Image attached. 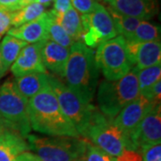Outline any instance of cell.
Instances as JSON below:
<instances>
[{
  "mask_svg": "<svg viewBox=\"0 0 161 161\" xmlns=\"http://www.w3.org/2000/svg\"><path fill=\"white\" fill-rule=\"evenodd\" d=\"M37 0H21V8L25 6H28L30 4L35 3Z\"/></svg>",
  "mask_w": 161,
  "mask_h": 161,
  "instance_id": "cell-36",
  "label": "cell"
},
{
  "mask_svg": "<svg viewBox=\"0 0 161 161\" xmlns=\"http://www.w3.org/2000/svg\"><path fill=\"white\" fill-rule=\"evenodd\" d=\"M8 131H10V129H8L4 124H2V123L0 122V138H1L6 132H8Z\"/></svg>",
  "mask_w": 161,
  "mask_h": 161,
  "instance_id": "cell-34",
  "label": "cell"
},
{
  "mask_svg": "<svg viewBox=\"0 0 161 161\" xmlns=\"http://www.w3.org/2000/svg\"><path fill=\"white\" fill-rule=\"evenodd\" d=\"M140 96L137 70L132 68L116 80L100 81L97 94L100 113L113 120L121 110Z\"/></svg>",
  "mask_w": 161,
  "mask_h": 161,
  "instance_id": "cell-3",
  "label": "cell"
},
{
  "mask_svg": "<svg viewBox=\"0 0 161 161\" xmlns=\"http://www.w3.org/2000/svg\"><path fill=\"white\" fill-rule=\"evenodd\" d=\"M72 7L70 0H54V8L51 12L56 15H61Z\"/></svg>",
  "mask_w": 161,
  "mask_h": 161,
  "instance_id": "cell-30",
  "label": "cell"
},
{
  "mask_svg": "<svg viewBox=\"0 0 161 161\" xmlns=\"http://www.w3.org/2000/svg\"><path fill=\"white\" fill-rule=\"evenodd\" d=\"M107 9L113 19V22L115 23L118 35L124 37L125 40H129L132 33L135 31L136 28L138 27L140 23L142 22V20L137 19V18L123 15L119 13L115 12V10H113L109 6Z\"/></svg>",
  "mask_w": 161,
  "mask_h": 161,
  "instance_id": "cell-22",
  "label": "cell"
},
{
  "mask_svg": "<svg viewBox=\"0 0 161 161\" xmlns=\"http://www.w3.org/2000/svg\"><path fill=\"white\" fill-rule=\"evenodd\" d=\"M142 161H161V144L145 146L140 149Z\"/></svg>",
  "mask_w": 161,
  "mask_h": 161,
  "instance_id": "cell-27",
  "label": "cell"
},
{
  "mask_svg": "<svg viewBox=\"0 0 161 161\" xmlns=\"http://www.w3.org/2000/svg\"><path fill=\"white\" fill-rule=\"evenodd\" d=\"M74 161H83V159H82V158H79V159H75V160Z\"/></svg>",
  "mask_w": 161,
  "mask_h": 161,
  "instance_id": "cell-38",
  "label": "cell"
},
{
  "mask_svg": "<svg viewBox=\"0 0 161 161\" xmlns=\"http://www.w3.org/2000/svg\"><path fill=\"white\" fill-rule=\"evenodd\" d=\"M15 161H40L38 157L29 151H25L17 157Z\"/></svg>",
  "mask_w": 161,
  "mask_h": 161,
  "instance_id": "cell-33",
  "label": "cell"
},
{
  "mask_svg": "<svg viewBox=\"0 0 161 161\" xmlns=\"http://www.w3.org/2000/svg\"><path fill=\"white\" fill-rule=\"evenodd\" d=\"M29 149L40 161H74L82 158L89 142L80 137L28 135Z\"/></svg>",
  "mask_w": 161,
  "mask_h": 161,
  "instance_id": "cell-4",
  "label": "cell"
},
{
  "mask_svg": "<svg viewBox=\"0 0 161 161\" xmlns=\"http://www.w3.org/2000/svg\"><path fill=\"white\" fill-rule=\"evenodd\" d=\"M161 142V108L157 104L145 115L132 137L133 150Z\"/></svg>",
  "mask_w": 161,
  "mask_h": 161,
  "instance_id": "cell-11",
  "label": "cell"
},
{
  "mask_svg": "<svg viewBox=\"0 0 161 161\" xmlns=\"http://www.w3.org/2000/svg\"><path fill=\"white\" fill-rule=\"evenodd\" d=\"M54 0H37L36 2L40 4V5H42L43 6H45V7H47V6H50V4Z\"/></svg>",
  "mask_w": 161,
  "mask_h": 161,
  "instance_id": "cell-35",
  "label": "cell"
},
{
  "mask_svg": "<svg viewBox=\"0 0 161 161\" xmlns=\"http://www.w3.org/2000/svg\"><path fill=\"white\" fill-rule=\"evenodd\" d=\"M49 85L55 92L64 114L80 136L85 137L92 116L97 111L95 106L83 100L55 75H49Z\"/></svg>",
  "mask_w": 161,
  "mask_h": 161,
  "instance_id": "cell-6",
  "label": "cell"
},
{
  "mask_svg": "<svg viewBox=\"0 0 161 161\" xmlns=\"http://www.w3.org/2000/svg\"><path fill=\"white\" fill-rule=\"evenodd\" d=\"M28 150V143L18 132L10 130L0 138V161H15Z\"/></svg>",
  "mask_w": 161,
  "mask_h": 161,
  "instance_id": "cell-18",
  "label": "cell"
},
{
  "mask_svg": "<svg viewBox=\"0 0 161 161\" xmlns=\"http://www.w3.org/2000/svg\"><path fill=\"white\" fill-rule=\"evenodd\" d=\"M126 41L136 43L160 41V29L148 21H142L131 38Z\"/></svg>",
  "mask_w": 161,
  "mask_h": 161,
  "instance_id": "cell-23",
  "label": "cell"
},
{
  "mask_svg": "<svg viewBox=\"0 0 161 161\" xmlns=\"http://www.w3.org/2000/svg\"><path fill=\"white\" fill-rule=\"evenodd\" d=\"M42 42L27 44L22 49L15 62L10 67L15 78L31 73H47L41 59Z\"/></svg>",
  "mask_w": 161,
  "mask_h": 161,
  "instance_id": "cell-13",
  "label": "cell"
},
{
  "mask_svg": "<svg viewBox=\"0 0 161 161\" xmlns=\"http://www.w3.org/2000/svg\"><path fill=\"white\" fill-rule=\"evenodd\" d=\"M26 45L27 43L23 40H18L10 35L5 36L0 44V56L5 73H6L12 64L15 62L19 54Z\"/></svg>",
  "mask_w": 161,
  "mask_h": 161,
  "instance_id": "cell-20",
  "label": "cell"
},
{
  "mask_svg": "<svg viewBox=\"0 0 161 161\" xmlns=\"http://www.w3.org/2000/svg\"><path fill=\"white\" fill-rule=\"evenodd\" d=\"M14 82L20 93L29 100L49 86V75L47 73H31L15 78Z\"/></svg>",
  "mask_w": 161,
  "mask_h": 161,
  "instance_id": "cell-17",
  "label": "cell"
},
{
  "mask_svg": "<svg viewBox=\"0 0 161 161\" xmlns=\"http://www.w3.org/2000/svg\"><path fill=\"white\" fill-rule=\"evenodd\" d=\"M6 73H5V71L3 69V65H2V61H1V56H0V79L4 76Z\"/></svg>",
  "mask_w": 161,
  "mask_h": 161,
  "instance_id": "cell-37",
  "label": "cell"
},
{
  "mask_svg": "<svg viewBox=\"0 0 161 161\" xmlns=\"http://www.w3.org/2000/svg\"><path fill=\"white\" fill-rule=\"evenodd\" d=\"M47 31L48 40L58 43L61 46L70 48L75 41L70 38L68 34L64 31V30L61 27V25L55 20L50 11L47 13Z\"/></svg>",
  "mask_w": 161,
  "mask_h": 161,
  "instance_id": "cell-24",
  "label": "cell"
},
{
  "mask_svg": "<svg viewBox=\"0 0 161 161\" xmlns=\"http://www.w3.org/2000/svg\"><path fill=\"white\" fill-rule=\"evenodd\" d=\"M50 13L55 20L61 25L64 31L75 42L81 40L83 29L80 16L78 12L71 7L68 11L61 15H56L51 11Z\"/></svg>",
  "mask_w": 161,
  "mask_h": 161,
  "instance_id": "cell-19",
  "label": "cell"
},
{
  "mask_svg": "<svg viewBox=\"0 0 161 161\" xmlns=\"http://www.w3.org/2000/svg\"><path fill=\"white\" fill-rule=\"evenodd\" d=\"M0 122L23 138L31 132L28 99L17 90L13 80L0 86Z\"/></svg>",
  "mask_w": 161,
  "mask_h": 161,
  "instance_id": "cell-5",
  "label": "cell"
},
{
  "mask_svg": "<svg viewBox=\"0 0 161 161\" xmlns=\"http://www.w3.org/2000/svg\"><path fill=\"white\" fill-rule=\"evenodd\" d=\"M12 26V12L0 10V39L8 32Z\"/></svg>",
  "mask_w": 161,
  "mask_h": 161,
  "instance_id": "cell-29",
  "label": "cell"
},
{
  "mask_svg": "<svg viewBox=\"0 0 161 161\" xmlns=\"http://www.w3.org/2000/svg\"><path fill=\"white\" fill-rule=\"evenodd\" d=\"M21 9V0H0V10L14 12Z\"/></svg>",
  "mask_w": 161,
  "mask_h": 161,
  "instance_id": "cell-32",
  "label": "cell"
},
{
  "mask_svg": "<svg viewBox=\"0 0 161 161\" xmlns=\"http://www.w3.org/2000/svg\"><path fill=\"white\" fill-rule=\"evenodd\" d=\"M46 7L35 2L12 13V26L14 28L31 23L45 14Z\"/></svg>",
  "mask_w": 161,
  "mask_h": 161,
  "instance_id": "cell-21",
  "label": "cell"
},
{
  "mask_svg": "<svg viewBox=\"0 0 161 161\" xmlns=\"http://www.w3.org/2000/svg\"><path fill=\"white\" fill-rule=\"evenodd\" d=\"M137 77L140 95L144 96L156 82L161 80V64L137 70Z\"/></svg>",
  "mask_w": 161,
  "mask_h": 161,
  "instance_id": "cell-25",
  "label": "cell"
},
{
  "mask_svg": "<svg viewBox=\"0 0 161 161\" xmlns=\"http://www.w3.org/2000/svg\"><path fill=\"white\" fill-rule=\"evenodd\" d=\"M115 159L116 161H142L141 153L132 150H125Z\"/></svg>",
  "mask_w": 161,
  "mask_h": 161,
  "instance_id": "cell-31",
  "label": "cell"
},
{
  "mask_svg": "<svg viewBox=\"0 0 161 161\" xmlns=\"http://www.w3.org/2000/svg\"><path fill=\"white\" fill-rule=\"evenodd\" d=\"M72 7L82 15L92 13L97 6L96 0H70Z\"/></svg>",
  "mask_w": 161,
  "mask_h": 161,
  "instance_id": "cell-28",
  "label": "cell"
},
{
  "mask_svg": "<svg viewBox=\"0 0 161 161\" xmlns=\"http://www.w3.org/2000/svg\"><path fill=\"white\" fill-rule=\"evenodd\" d=\"M41 59L46 70L63 77L64 67L69 57V48L50 40L43 41L41 47Z\"/></svg>",
  "mask_w": 161,
  "mask_h": 161,
  "instance_id": "cell-15",
  "label": "cell"
},
{
  "mask_svg": "<svg viewBox=\"0 0 161 161\" xmlns=\"http://www.w3.org/2000/svg\"><path fill=\"white\" fill-rule=\"evenodd\" d=\"M123 15L147 21L158 13L156 0H103Z\"/></svg>",
  "mask_w": 161,
  "mask_h": 161,
  "instance_id": "cell-14",
  "label": "cell"
},
{
  "mask_svg": "<svg viewBox=\"0 0 161 161\" xmlns=\"http://www.w3.org/2000/svg\"><path fill=\"white\" fill-rule=\"evenodd\" d=\"M31 127L49 136L80 137L61 109L50 85L28 100Z\"/></svg>",
  "mask_w": 161,
  "mask_h": 161,
  "instance_id": "cell-1",
  "label": "cell"
},
{
  "mask_svg": "<svg viewBox=\"0 0 161 161\" xmlns=\"http://www.w3.org/2000/svg\"><path fill=\"white\" fill-rule=\"evenodd\" d=\"M95 62L108 80H119L133 68L127 51L126 40L120 35L98 47Z\"/></svg>",
  "mask_w": 161,
  "mask_h": 161,
  "instance_id": "cell-7",
  "label": "cell"
},
{
  "mask_svg": "<svg viewBox=\"0 0 161 161\" xmlns=\"http://www.w3.org/2000/svg\"><path fill=\"white\" fill-rule=\"evenodd\" d=\"M47 13L40 18L31 23H25L19 27H13L8 31L7 35L23 40L27 44H34L48 40L47 31Z\"/></svg>",
  "mask_w": 161,
  "mask_h": 161,
  "instance_id": "cell-16",
  "label": "cell"
},
{
  "mask_svg": "<svg viewBox=\"0 0 161 161\" xmlns=\"http://www.w3.org/2000/svg\"><path fill=\"white\" fill-rule=\"evenodd\" d=\"M83 161H116L115 158L112 157L104 150L95 145L88 143L85 154L82 158Z\"/></svg>",
  "mask_w": 161,
  "mask_h": 161,
  "instance_id": "cell-26",
  "label": "cell"
},
{
  "mask_svg": "<svg viewBox=\"0 0 161 161\" xmlns=\"http://www.w3.org/2000/svg\"><path fill=\"white\" fill-rule=\"evenodd\" d=\"M156 105V103L150 102L143 96L140 95L138 98L125 106L113 119L114 124L124 132L130 144V150H133L132 146V137L133 133L136 131L144 116Z\"/></svg>",
  "mask_w": 161,
  "mask_h": 161,
  "instance_id": "cell-10",
  "label": "cell"
},
{
  "mask_svg": "<svg viewBox=\"0 0 161 161\" xmlns=\"http://www.w3.org/2000/svg\"><path fill=\"white\" fill-rule=\"evenodd\" d=\"M80 20L83 29L81 40L92 49L118 36L108 9L98 2L95 9L88 14L81 15Z\"/></svg>",
  "mask_w": 161,
  "mask_h": 161,
  "instance_id": "cell-9",
  "label": "cell"
},
{
  "mask_svg": "<svg viewBox=\"0 0 161 161\" xmlns=\"http://www.w3.org/2000/svg\"><path fill=\"white\" fill-rule=\"evenodd\" d=\"M85 138L98 148L116 158L125 150H130L128 140L113 120L97 110L92 116Z\"/></svg>",
  "mask_w": 161,
  "mask_h": 161,
  "instance_id": "cell-8",
  "label": "cell"
},
{
  "mask_svg": "<svg viewBox=\"0 0 161 161\" xmlns=\"http://www.w3.org/2000/svg\"><path fill=\"white\" fill-rule=\"evenodd\" d=\"M128 54L136 70H142L161 64L160 41L130 42L126 41Z\"/></svg>",
  "mask_w": 161,
  "mask_h": 161,
  "instance_id": "cell-12",
  "label": "cell"
},
{
  "mask_svg": "<svg viewBox=\"0 0 161 161\" xmlns=\"http://www.w3.org/2000/svg\"><path fill=\"white\" fill-rule=\"evenodd\" d=\"M95 54L82 42L75 41L69 48V57L63 77L65 84L83 100L92 103L98 80Z\"/></svg>",
  "mask_w": 161,
  "mask_h": 161,
  "instance_id": "cell-2",
  "label": "cell"
}]
</instances>
